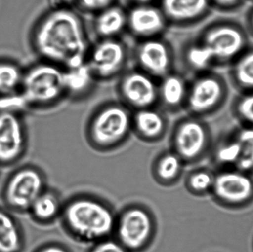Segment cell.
Returning a JSON list of instances; mask_svg holds the SVG:
<instances>
[{"label":"cell","mask_w":253,"mask_h":252,"mask_svg":"<svg viewBox=\"0 0 253 252\" xmlns=\"http://www.w3.org/2000/svg\"><path fill=\"white\" fill-rule=\"evenodd\" d=\"M34 50L43 61L64 69L84 63L90 50L83 19L71 8H53L33 31Z\"/></svg>","instance_id":"cell-1"},{"label":"cell","mask_w":253,"mask_h":252,"mask_svg":"<svg viewBox=\"0 0 253 252\" xmlns=\"http://www.w3.org/2000/svg\"><path fill=\"white\" fill-rule=\"evenodd\" d=\"M117 215L111 206L101 198L79 195L63 203L59 218L71 238L91 245L112 238Z\"/></svg>","instance_id":"cell-2"},{"label":"cell","mask_w":253,"mask_h":252,"mask_svg":"<svg viewBox=\"0 0 253 252\" xmlns=\"http://www.w3.org/2000/svg\"><path fill=\"white\" fill-rule=\"evenodd\" d=\"M247 48L245 31L236 24L221 22L208 28L187 47L184 57L192 70L205 72L215 63L233 62Z\"/></svg>","instance_id":"cell-3"},{"label":"cell","mask_w":253,"mask_h":252,"mask_svg":"<svg viewBox=\"0 0 253 252\" xmlns=\"http://www.w3.org/2000/svg\"><path fill=\"white\" fill-rule=\"evenodd\" d=\"M132 110L122 102L100 105L89 118L85 130L89 145L99 152L121 146L130 136Z\"/></svg>","instance_id":"cell-4"},{"label":"cell","mask_w":253,"mask_h":252,"mask_svg":"<svg viewBox=\"0 0 253 252\" xmlns=\"http://www.w3.org/2000/svg\"><path fill=\"white\" fill-rule=\"evenodd\" d=\"M19 93L27 108L52 106L66 97L64 68L43 62L24 72Z\"/></svg>","instance_id":"cell-5"},{"label":"cell","mask_w":253,"mask_h":252,"mask_svg":"<svg viewBox=\"0 0 253 252\" xmlns=\"http://www.w3.org/2000/svg\"><path fill=\"white\" fill-rule=\"evenodd\" d=\"M47 188V179L41 168L30 164L19 166L3 183V206L13 213H28L33 203Z\"/></svg>","instance_id":"cell-6"},{"label":"cell","mask_w":253,"mask_h":252,"mask_svg":"<svg viewBox=\"0 0 253 252\" xmlns=\"http://www.w3.org/2000/svg\"><path fill=\"white\" fill-rule=\"evenodd\" d=\"M156 232L151 212L141 204H131L117 215L113 238L129 252H143L151 245Z\"/></svg>","instance_id":"cell-7"},{"label":"cell","mask_w":253,"mask_h":252,"mask_svg":"<svg viewBox=\"0 0 253 252\" xmlns=\"http://www.w3.org/2000/svg\"><path fill=\"white\" fill-rule=\"evenodd\" d=\"M227 94L224 80L217 74L205 72L188 84L184 108L191 115L201 118L221 108Z\"/></svg>","instance_id":"cell-8"},{"label":"cell","mask_w":253,"mask_h":252,"mask_svg":"<svg viewBox=\"0 0 253 252\" xmlns=\"http://www.w3.org/2000/svg\"><path fill=\"white\" fill-rule=\"evenodd\" d=\"M127 57L126 45L119 38H102L90 47L86 63L98 81L109 80L123 72Z\"/></svg>","instance_id":"cell-9"},{"label":"cell","mask_w":253,"mask_h":252,"mask_svg":"<svg viewBox=\"0 0 253 252\" xmlns=\"http://www.w3.org/2000/svg\"><path fill=\"white\" fill-rule=\"evenodd\" d=\"M209 141V127L200 117L190 115L178 121L171 136L172 150L183 161L199 158Z\"/></svg>","instance_id":"cell-10"},{"label":"cell","mask_w":253,"mask_h":252,"mask_svg":"<svg viewBox=\"0 0 253 252\" xmlns=\"http://www.w3.org/2000/svg\"><path fill=\"white\" fill-rule=\"evenodd\" d=\"M118 93L121 102L132 111L152 108L158 103L156 78L139 69L128 71L122 75Z\"/></svg>","instance_id":"cell-11"},{"label":"cell","mask_w":253,"mask_h":252,"mask_svg":"<svg viewBox=\"0 0 253 252\" xmlns=\"http://www.w3.org/2000/svg\"><path fill=\"white\" fill-rule=\"evenodd\" d=\"M26 132L17 112L0 110V167L17 164L26 152Z\"/></svg>","instance_id":"cell-12"},{"label":"cell","mask_w":253,"mask_h":252,"mask_svg":"<svg viewBox=\"0 0 253 252\" xmlns=\"http://www.w3.org/2000/svg\"><path fill=\"white\" fill-rule=\"evenodd\" d=\"M135 58L138 69L156 79H161L172 72V50L159 37L141 40L135 48Z\"/></svg>","instance_id":"cell-13"},{"label":"cell","mask_w":253,"mask_h":252,"mask_svg":"<svg viewBox=\"0 0 253 252\" xmlns=\"http://www.w3.org/2000/svg\"><path fill=\"white\" fill-rule=\"evenodd\" d=\"M168 24L162 10L149 4H138L127 13L126 29L141 40L160 36Z\"/></svg>","instance_id":"cell-14"},{"label":"cell","mask_w":253,"mask_h":252,"mask_svg":"<svg viewBox=\"0 0 253 252\" xmlns=\"http://www.w3.org/2000/svg\"><path fill=\"white\" fill-rule=\"evenodd\" d=\"M168 127L165 114L155 107L132 111V133L144 142L153 143L162 140Z\"/></svg>","instance_id":"cell-15"},{"label":"cell","mask_w":253,"mask_h":252,"mask_svg":"<svg viewBox=\"0 0 253 252\" xmlns=\"http://www.w3.org/2000/svg\"><path fill=\"white\" fill-rule=\"evenodd\" d=\"M211 4V0H162L161 10L168 23L190 25L203 19Z\"/></svg>","instance_id":"cell-16"},{"label":"cell","mask_w":253,"mask_h":252,"mask_svg":"<svg viewBox=\"0 0 253 252\" xmlns=\"http://www.w3.org/2000/svg\"><path fill=\"white\" fill-rule=\"evenodd\" d=\"M188 84L182 75L169 72L158 83V103L169 111L184 108Z\"/></svg>","instance_id":"cell-17"},{"label":"cell","mask_w":253,"mask_h":252,"mask_svg":"<svg viewBox=\"0 0 253 252\" xmlns=\"http://www.w3.org/2000/svg\"><path fill=\"white\" fill-rule=\"evenodd\" d=\"M215 191L216 195L224 201L242 202L252 195L253 183L249 178L241 173H223L215 180Z\"/></svg>","instance_id":"cell-18"},{"label":"cell","mask_w":253,"mask_h":252,"mask_svg":"<svg viewBox=\"0 0 253 252\" xmlns=\"http://www.w3.org/2000/svg\"><path fill=\"white\" fill-rule=\"evenodd\" d=\"M15 213L0 207V252H22L25 247L23 228Z\"/></svg>","instance_id":"cell-19"},{"label":"cell","mask_w":253,"mask_h":252,"mask_svg":"<svg viewBox=\"0 0 253 252\" xmlns=\"http://www.w3.org/2000/svg\"><path fill=\"white\" fill-rule=\"evenodd\" d=\"M126 28L127 13L118 6L111 5L98 12L93 21V28L99 39L118 38Z\"/></svg>","instance_id":"cell-20"},{"label":"cell","mask_w":253,"mask_h":252,"mask_svg":"<svg viewBox=\"0 0 253 252\" xmlns=\"http://www.w3.org/2000/svg\"><path fill=\"white\" fill-rule=\"evenodd\" d=\"M66 97L80 99L90 94L96 81L86 62L74 68L64 69Z\"/></svg>","instance_id":"cell-21"},{"label":"cell","mask_w":253,"mask_h":252,"mask_svg":"<svg viewBox=\"0 0 253 252\" xmlns=\"http://www.w3.org/2000/svg\"><path fill=\"white\" fill-rule=\"evenodd\" d=\"M62 207L59 194L47 188L33 203L28 214L35 223L47 225L60 217Z\"/></svg>","instance_id":"cell-22"},{"label":"cell","mask_w":253,"mask_h":252,"mask_svg":"<svg viewBox=\"0 0 253 252\" xmlns=\"http://www.w3.org/2000/svg\"><path fill=\"white\" fill-rule=\"evenodd\" d=\"M184 161L175 152L167 151L157 157L153 165L155 180L162 186H172L181 176Z\"/></svg>","instance_id":"cell-23"},{"label":"cell","mask_w":253,"mask_h":252,"mask_svg":"<svg viewBox=\"0 0 253 252\" xmlns=\"http://www.w3.org/2000/svg\"><path fill=\"white\" fill-rule=\"evenodd\" d=\"M232 78L244 92L253 91V48H247L233 62Z\"/></svg>","instance_id":"cell-24"},{"label":"cell","mask_w":253,"mask_h":252,"mask_svg":"<svg viewBox=\"0 0 253 252\" xmlns=\"http://www.w3.org/2000/svg\"><path fill=\"white\" fill-rule=\"evenodd\" d=\"M24 72L19 65L9 61H0V97L19 91Z\"/></svg>","instance_id":"cell-25"},{"label":"cell","mask_w":253,"mask_h":252,"mask_svg":"<svg viewBox=\"0 0 253 252\" xmlns=\"http://www.w3.org/2000/svg\"><path fill=\"white\" fill-rule=\"evenodd\" d=\"M240 146V154L236 164L239 168H253V127L244 126L235 136Z\"/></svg>","instance_id":"cell-26"},{"label":"cell","mask_w":253,"mask_h":252,"mask_svg":"<svg viewBox=\"0 0 253 252\" xmlns=\"http://www.w3.org/2000/svg\"><path fill=\"white\" fill-rule=\"evenodd\" d=\"M235 115L245 124L253 127V91L244 92L234 104Z\"/></svg>","instance_id":"cell-27"},{"label":"cell","mask_w":253,"mask_h":252,"mask_svg":"<svg viewBox=\"0 0 253 252\" xmlns=\"http://www.w3.org/2000/svg\"><path fill=\"white\" fill-rule=\"evenodd\" d=\"M240 154V146L235 138L231 142L223 145L218 152V157L221 161L236 164Z\"/></svg>","instance_id":"cell-28"},{"label":"cell","mask_w":253,"mask_h":252,"mask_svg":"<svg viewBox=\"0 0 253 252\" xmlns=\"http://www.w3.org/2000/svg\"><path fill=\"white\" fill-rule=\"evenodd\" d=\"M212 184V179L208 173L199 172L191 175L188 179V186L195 192L207 190Z\"/></svg>","instance_id":"cell-29"},{"label":"cell","mask_w":253,"mask_h":252,"mask_svg":"<svg viewBox=\"0 0 253 252\" xmlns=\"http://www.w3.org/2000/svg\"><path fill=\"white\" fill-rule=\"evenodd\" d=\"M87 252H129L115 238H109L91 244Z\"/></svg>","instance_id":"cell-30"},{"label":"cell","mask_w":253,"mask_h":252,"mask_svg":"<svg viewBox=\"0 0 253 252\" xmlns=\"http://www.w3.org/2000/svg\"><path fill=\"white\" fill-rule=\"evenodd\" d=\"M114 0H78L80 7L88 12H98L112 5Z\"/></svg>","instance_id":"cell-31"},{"label":"cell","mask_w":253,"mask_h":252,"mask_svg":"<svg viewBox=\"0 0 253 252\" xmlns=\"http://www.w3.org/2000/svg\"><path fill=\"white\" fill-rule=\"evenodd\" d=\"M33 252H71L69 249L59 243H46L37 247Z\"/></svg>","instance_id":"cell-32"},{"label":"cell","mask_w":253,"mask_h":252,"mask_svg":"<svg viewBox=\"0 0 253 252\" xmlns=\"http://www.w3.org/2000/svg\"><path fill=\"white\" fill-rule=\"evenodd\" d=\"M53 8H70V6L78 2V0H51Z\"/></svg>","instance_id":"cell-33"},{"label":"cell","mask_w":253,"mask_h":252,"mask_svg":"<svg viewBox=\"0 0 253 252\" xmlns=\"http://www.w3.org/2000/svg\"><path fill=\"white\" fill-rule=\"evenodd\" d=\"M211 1H214L220 7H224V8H232V7L238 5L242 0H211Z\"/></svg>","instance_id":"cell-34"},{"label":"cell","mask_w":253,"mask_h":252,"mask_svg":"<svg viewBox=\"0 0 253 252\" xmlns=\"http://www.w3.org/2000/svg\"><path fill=\"white\" fill-rule=\"evenodd\" d=\"M247 22H248V28H249L250 31L253 34V10L248 16Z\"/></svg>","instance_id":"cell-35"},{"label":"cell","mask_w":253,"mask_h":252,"mask_svg":"<svg viewBox=\"0 0 253 252\" xmlns=\"http://www.w3.org/2000/svg\"><path fill=\"white\" fill-rule=\"evenodd\" d=\"M138 4H148L149 2L153 1V0H133Z\"/></svg>","instance_id":"cell-36"}]
</instances>
